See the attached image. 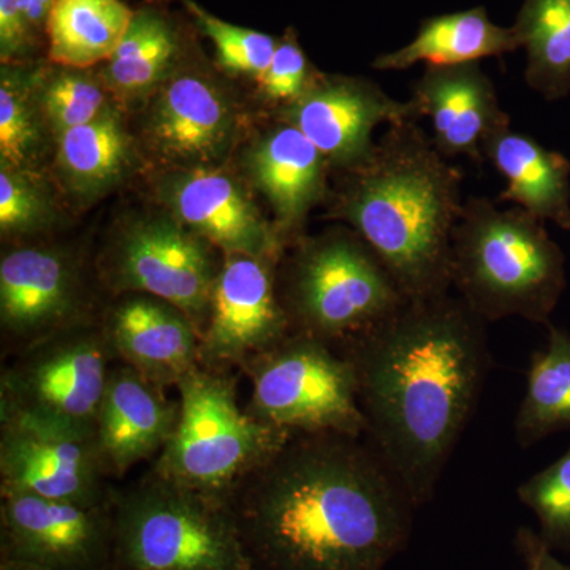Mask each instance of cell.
<instances>
[{
  "label": "cell",
  "mask_w": 570,
  "mask_h": 570,
  "mask_svg": "<svg viewBox=\"0 0 570 570\" xmlns=\"http://www.w3.org/2000/svg\"><path fill=\"white\" fill-rule=\"evenodd\" d=\"M277 258L225 254L200 336V366L243 373L291 335L277 292Z\"/></svg>",
  "instance_id": "obj_13"
},
{
  "label": "cell",
  "mask_w": 570,
  "mask_h": 570,
  "mask_svg": "<svg viewBox=\"0 0 570 570\" xmlns=\"http://www.w3.org/2000/svg\"><path fill=\"white\" fill-rule=\"evenodd\" d=\"M56 0H20L22 13L31 28L47 24Z\"/></svg>",
  "instance_id": "obj_37"
},
{
  "label": "cell",
  "mask_w": 570,
  "mask_h": 570,
  "mask_svg": "<svg viewBox=\"0 0 570 570\" xmlns=\"http://www.w3.org/2000/svg\"><path fill=\"white\" fill-rule=\"evenodd\" d=\"M485 159L508 186L499 202H509L543 220L570 230V160L512 126L487 142Z\"/></svg>",
  "instance_id": "obj_22"
},
{
  "label": "cell",
  "mask_w": 570,
  "mask_h": 570,
  "mask_svg": "<svg viewBox=\"0 0 570 570\" xmlns=\"http://www.w3.org/2000/svg\"><path fill=\"white\" fill-rule=\"evenodd\" d=\"M326 163L302 130L283 121L255 142L250 178L276 213L279 234H291L326 195ZM284 238V236H283Z\"/></svg>",
  "instance_id": "obj_21"
},
{
  "label": "cell",
  "mask_w": 570,
  "mask_h": 570,
  "mask_svg": "<svg viewBox=\"0 0 570 570\" xmlns=\"http://www.w3.org/2000/svg\"><path fill=\"white\" fill-rule=\"evenodd\" d=\"M178 39L170 22L154 10L135 11L121 43L107 61L105 82L119 99L148 96L170 80Z\"/></svg>",
  "instance_id": "obj_27"
},
{
  "label": "cell",
  "mask_w": 570,
  "mask_h": 570,
  "mask_svg": "<svg viewBox=\"0 0 570 570\" xmlns=\"http://www.w3.org/2000/svg\"><path fill=\"white\" fill-rule=\"evenodd\" d=\"M175 219L225 254L277 258L284 238L269 227L239 184L224 171L190 167L163 186Z\"/></svg>",
  "instance_id": "obj_17"
},
{
  "label": "cell",
  "mask_w": 570,
  "mask_h": 570,
  "mask_svg": "<svg viewBox=\"0 0 570 570\" xmlns=\"http://www.w3.org/2000/svg\"><path fill=\"white\" fill-rule=\"evenodd\" d=\"M417 121L389 126L347 178L333 216L354 227L407 299L450 294L453 232L463 212V174Z\"/></svg>",
  "instance_id": "obj_3"
},
{
  "label": "cell",
  "mask_w": 570,
  "mask_h": 570,
  "mask_svg": "<svg viewBox=\"0 0 570 570\" xmlns=\"http://www.w3.org/2000/svg\"><path fill=\"white\" fill-rule=\"evenodd\" d=\"M485 324L450 294L407 299L341 348L354 365L366 441L415 505L434 497L490 367Z\"/></svg>",
  "instance_id": "obj_2"
},
{
  "label": "cell",
  "mask_w": 570,
  "mask_h": 570,
  "mask_svg": "<svg viewBox=\"0 0 570 570\" xmlns=\"http://www.w3.org/2000/svg\"><path fill=\"white\" fill-rule=\"evenodd\" d=\"M116 570H250L230 510L149 466L116 487Z\"/></svg>",
  "instance_id": "obj_6"
},
{
  "label": "cell",
  "mask_w": 570,
  "mask_h": 570,
  "mask_svg": "<svg viewBox=\"0 0 570 570\" xmlns=\"http://www.w3.org/2000/svg\"><path fill=\"white\" fill-rule=\"evenodd\" d=\"M176 392L181 406L178 425L151 468L225 505L294 436L242 407L232 371L197 366Z\"/></svg>",
  "instance_id": "obj_5"
},
{
  "label": "cell",
  "mask_w": 570,
  "mask_h": 570,
  "mask_svg": "<svg viewBox=\"0 0 570 570\" xmlns=\"http://www.w3.org/2000/svg\"><path fill=\"white\" fill-rule=\"evenodd\" d=\"M417 105L389 96L366 78L317 77L294 102L285 105L283 121L313 141L326 163L351 168L374 149L381 124L419 121Z\"/></svg>",
  "instance_id": "obj_15"
},
{
  "label": "cell",
  "mask_w": 570,
  "mask_h": 570,
  "mask_svg": "<svg viewBox=\"0 0 570 570\" xmlns=\"http://www.w3.org/2000/svg\"><path fill=\"white\" fill-rule=\"evenodd\" d=\"M0 561L45 570H116L115 497L78 504L0 493Z\"/></svg>",
  "instance_id": "obj_11"
},
{
  "label": "cell",
  "mask_w": 570,
  "mask_h": 570,
  "mask_svg": "<svg viewBox=\"0 0 570 570\" xmlns=\"http://www.w3.org/2000/svg\"><path fill=\"white\" fill-rule=\"evenodd\" d=\"M189 9L206 36L213 40L220 66L257 80L264 77L277 48V41L272 36L219 20L193 2H189Z\"/></svg>",
  "instance_id": "obj_32"
},
{
  "label": "cell",
  "mask_w": 570,
  "mask_h": 570,
  "mask_svg": "<svg viewBox=\"0 0 570 570\" xmlns=\"http://www.w3.org/2000/svg\"><path fill=\"white\" fill-rule=\"evenodd\" d=\"M100 324L116 362L164 389L200 366V332L179 307L148 294L118 295Z\"/></svg>",
  "instance_id": "obj_16"
},
{
  "label": "cell",
  "mask_w": 570,
  "mask_h": 570,
  "mask_svg": "<svg viewBox=\"0 0 570 570\" xmlns=\"http://www.w3.org/2000/svg\"><path fill=\"white\" fill-rule=\"evenodd\" d=\"M115 363L100 321L62 330L9 356L0 374V414L94 434Z\"/></svg>",
  "instance_id": "obj_9"
},
{
  "label": "cell",
  "mask_w": 570,
  "mask_h": 570,
  "mask_svg": "<svg viewBox=\"0 0 570 570\" xmlns=\"http://www.w3.org/2000/svg\"><path fill=\"white\" fill-rule=\"evenodd\" d=\"M39 100L32 81L21 71L2 69L0 81V163L2 167L31 170L40 156L41 122Z\"/></svg>",
  "instance_id": "obj_29"
},
{
  "label": "cell",
  "mask_w": 570,
  "mask_h": 570,
  "mask_svg": "<svg viewBox=\"0 0 570 570\" xmlns=\"http://www.w3.org/2000/svg\"><path fill=\"white\" fill-rule=\"evenodd\" d=\"M116 487L94 434L0 414V493L92 505L111 501Z\"/></svg>",
  "instance_id": "obj_12"
},
{
  "label": "cell",
  "mask_w": 570,
  "mask_h": 570,
  "mask_svg": "<svg viewBox=\"0 0 570 570\" xmlns=\"http://www.w3.org/2000/svg\"><path fill=\"white\" fill-rule=\"evenodd\" d=\"M56 164L67 189L82 200L121 183L134 168L135 153L118 112L107 108L94 121L58 137Z\"/></svg>",
  "instance_id": "obj_24"
},
{
  "label": "cell",
  "mask_w": 570,
  "mask_h": 570,
  "mask_svg": "<svg viewBox=\"0 0 570 570\" xmlns=\"http://www.w3.org/2000/svg\"><path fill=\"white\" fill-rule=\"evenodd\" d=\"M0 570H45L33 566L18 564V562L0 561Z\"/></svg>",
  "instance_id": "obj_38"
},
{
  "label": "cell",
  "mask_w": 570,
  "mask_h": 570,
  "mask_svg": "<svg viewBox=\"0 0 570 570\" xmlns=\"http://www.w3.org/2000/svg\"><path fill=\"white\" fill-rule=\"evenodd\" d=\"M146 132L153 148L171 163H213L234 138V108L205 78L179 75L160 86Z\"/></svg>",
  "instance_id": "obj_20"
},
{
  "label": "cell",
  "mask_w": 570,
  "mask_h": 570,
  "mask_svg": "<svg viewBox=\"0 0 570 570\" xmlns=\"http://www.w3.org/2000/svg\"><path fill=\"white\" fill-rule=\"evenodd\" d=\"M411 100L420 118L431 119L434 145L448 159L466 157L485 164L487 142L510 126L497 88L479 62L428 66L412 86Z\"/></svg>",
  "instance_id": "obj_18"
},
{
  "label": "cell",
  "mask_w": 570,
  "mask_h": 570,
  "mask_svg": "<svg viewBox=\"0 0 570 570\" xmlns=\"http://www.w3.org/2000/svg\"><path fill=\"white\" fill-rule=\"evenodd\" d=\"M292 332L341 351L407 302L356 232H332L298 246L277 284Z\"/></svg>",
  "instance_id": "obj_7"
},
{
  "label": "cell",
  "mask_w": 570,
  "mask_h": 570,
  "mask_svg": "<svg viewBox=\"0 0 570 570\" xmlns=\"http://www.w3.org/2000/svg\"><path fill=\"white\" fill-rule=\"evenodd\" d=\"M510 28L491 21L485 7L438 14L420 22L417 36L404 47L374 59L376 70H406L417 63L433 67L461 66L519 51Z\"/></svg>",
  "instance_id": "obj_23"
},
{
  "label": "cell",
  "mask_w": 570,
  "mask_h": 570,
  "mask_svg": "<svg viewBox=\"0 0 570 570\" xmlns=\"http://www.w3.org/2000/svg\"><path fill=\"white\" fill-rule=\"evenodd\" d=\"M40 85L37 100L56 137L94 121L108 108L102 85L80 69L66 67Z\"/></svg>",
  "instance_id": "obj_30"
},
{
  "label": "cell",
  "mask_w": 570,
  "mask_h": 570,
  "mask_svg": "<svg viewBox=\"0 0 570 570\" xmlns=\"http://www.w3.org/2000/svg\"><path fill=\"white\" fill-rule=\"evenodd\" d=\"M179 409V400L168 397L167 389L115 363L94 430L112 480L163 453L178 425Z\"/></svg>",
  "instance_id": "obj_19"
},
{
  "label": "cell",
  "mask_w": 570,
  "mask_h": 570,
  "mask_svg": "<svg viewBox=\"0 0 570 570\" xmlns=\"http://www.w3.org/2000/svg\"><path fill=\"white\" fill-rule=\"evenodd\" d=\"M527 52L524 81L549 102L570 96V0H523L512 26Z\"/></svg>",
  "instance_id": "obj_26"
},
{
  "label": "cell",
  "mask_w": 570,
  "mask_h": 570,
  "mask_svg": "<svg viewBox=\"0 0 570 570\" xmlns=\"http://www.w3.org/2000/svg\"><path fill=\"white\" fill-rule=\"evenodd\" d=\"M243 374L253 384L247 412L268 425L292 434H366L354 365L324 341L291 333Z\"/></svg>",
  "instance_id": "obj_8"
},
{
  "label": "cell",
  "mask_w": 570,
  "mask_h": 570,
  "mask_svg": "<svg viewBox=\"0 0 570 570\" xmlns=\"http://www.w3.org/2000/svg\"><path fill=\"white\" fill-rule=\"evenodd\" d=\"M216 249L175 217H148L116 236L100 261V277L112 294H148L179 307L202 336L224 262Z\"/></svg>",
  "instance_id": "obj_10"
},
{
  "label": "cell",
  "mask_w": 570,
  "mask_h": 570,
  "mask_svg": "<svg viewBox=\"0 0 570 570\" xmlns=\"http://www.w3.org/2000/svg\"><path fill=\"white\" fill-rule=\"evenodd\" d=\"M519 498L538 517L540 538L550 547L570 543V448L560 460L528 479Z\"/></svg>",
  "instance_id": "obj_31"
},
{
  "label": "cell",
  "mask_w": 570,
  "mask_h": 570,
  "mask_svg": "<svg viewBox=\"0 0 570 570\" xmlns=\"http://www.w3.org/2000/svg\"><path fill=\"white\" fill-rule=\"evenodd\" d=\"M134 13L122 0H56L47 21L51 61L80 70L108 61Z\"/></svg>",
  "instance_id": "obj_25"
},
{
  "label": "cell",
  "mask_w": 570,
  "mask_h": 570,
  "mask_svg": "<svg viewBox=\"0 0 570 570\" xmlns=\"http://www.w3.org/2000/svg\"><path fill=\"white\" fill-rule=\"evenodd\" d=\"M52 220L51 200L31 170H0V230L3 236L39 234Z\"/></svg>",
  "instance_id": "obj_33"
},
{
  "label": "cell",
  "mask_w": 570,
  "mask_h": 570,
  "mask_svg": "<svg viewBox=\"0 0 570 570\" xmlns=\"http://www.w3.org/2000/svg\"><path fill=\"white\" fill-rule=\"evenodd\" d=\"M452 287L480 318L547 324L566 287V257L546 223L469 197L453 232Z\"/></svg>",
  "instance_id": "obj_4"
},
{
  "label": "cell",
  "mask_w": 570,
  "mask_h": 570,
  "mask_svg": "<svg viewBox=\"0 0 570 570\" xmlns=\"http://www.w3.org/2000/svg\"><path fill=\"white\" fill-rule=\"evenodd\" d=\"M250 570H384L412 502L366 438L294 434L228 499Z\"/></svg>",
  "instance_id": "obj_1"
},
{
  "label": "cell",
  "mask_w": 570,
  "mask_h": 570,
  "mask_svg": "<svg viewBox=\"0 0 570 570\" xmlns=\"http://www.w3.org/2000/svg\"><path fill=\"white\" fill-rule=\"evenodd\" d=\"M31 26L26 21L20 0H0V55L10 61L26 50Z\"/></svg>",
  "instance_id": "obj_35"
},
{
  "label": "cell",
  "mask_w": 570,
  "mask_h": 570,
  "mask_svg": "<svg viewBox=\"0 0 570 570\" xmlns=\"http://www.w3.org/2000/svg\"><path fill=\"white\" fill-rule=\"evenodd\" d=\"M89 317L80 265L59 247L21 246L0 261V326L6 356Z\"/></svg>",
  "instance_id": "obj_14"
},
{
  "label": "cell",
  "mask_w": 570,
  "mask_h": 570,
  "mask_svg": "<svg viewBox=\"0 0 570 570\" xmlns=\"http://www.w3.org/2000/svg\"><path fill=\"white\" fill-rule=\"evenodd\" d=\"M517 546L527 570H570L551 553V547L531 530H520Z\"/></svg>",
  "instance_id": "obj_36"
},
{
  "label": "cell",
  "mask_w": 570,
  "mask_h": 570,
  "mask_svg": "<svg viewBox=\"0 0 570 570\" xmlns=\"http://www.w3.org/2000/svg\"><path fill=\"white\" fill-rule=\"evenodd\" d=\"M316 78L298 41L288 36L277 43L273 61L258 81L268 99L288 105L298 99Z\"/></svg>",
  "instance_id": "obj_34"
},
{
  "label": "cell",
  "mask_w": 570,
  "mask_h": 570,
  "mask_svg": "<svg viewBox=\"0 0 570 570\" xmlns=\"http://www.w3.org/2000/svg\"><path fill=\"white\" fill-rule=\"evenodd\" d=\"M570 428V335L549 324L546 348L532 356L527 392L515 420L521 445Z\"/></svg>",
  "instance_id": "obj_28"
}]
</instances>
